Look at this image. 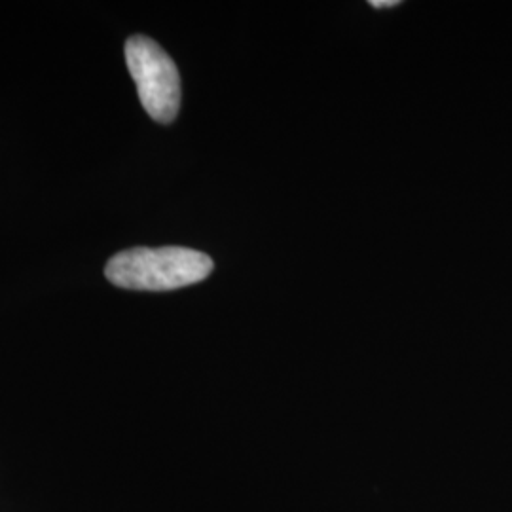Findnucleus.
Here are the masks:
<instances>
[{
  "label": "nucleus",
  "instance_id": "f257e3e1",
  "mask_svg": "<svg viewBox=\"0 0 512 512\" xmlns=\"http://www.w3.org/2000/svg\"><path fill=\"white\" fill-rule=\"evenodd\" d=\"M213 260L186 247H135L112 256L105 268L110 283L131 291H173L200 283Z\"/></svg>",
  "mask_w": 512,
  "mask_h": 512
},
{
  "label": "nucleus",
  "instance_id": "f03ea898",
  "mask_svg": "<svg viewBox=\"0 0 512 512\" xmlns=\"http://www.w3.org/2000/svg\"><path fill=\"white\" fill-rule=\"evenodd\" d=\"M126 63L150 118L160 124L173 122L181 107V76L173 59L152 38L131 37Z\"/></svg>",
  "mask_w": 512,
  "mask_h": 512
},
{
  "label": "nucleus",
  "instance_id": "7ed1b4c3",
  "mask_svg": "<svg viewBox=\"0 0 512 512\" xmlns=\"http://www.w3.org/2000/svg\"><path fill=\"white\" fill-rule=\"evenodd\" d=\"M401 2L399 0H372L370 6L374 8H387V6H399Z\"/></svg>",
  "mask_w": 512,
  "mask_h": 512
}]
</instances>
